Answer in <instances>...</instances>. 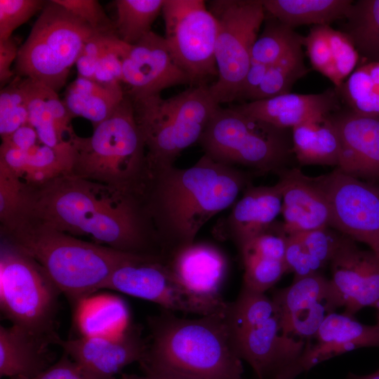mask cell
I'll return each mask as SVG.
<instances>
[{"label": "cell", "mask_w": 379, "mask_h": 379, "mask_svg": "<svg viewBox=\"0 0 379 379\" xmlns=\"http://www.w3.org/2000/svg\"><path fill=\"white\" fill-rule=\"evenodd\" d=\"M21 219L74 237L86 236L118 251L160 255L138 196L67 173L29 185L13 223Z\"/></svg>", "instance_id": "cell-1"}, {"label": "cell", "mask_w": 379, "mask_h": 379, "mask_svg": "<svg viewBox=\"0 0 379 379\" xmlns=\"http://www.w3.org/2000/svg\"><path fill=\"white\" fill-rule=\"evenodd\" d=\"M249 184L244 173L206 154L189 168L151 172L140 199L162 255L194 244L203 226Z\"/></svg>", "instance_id": "cell-2"}, {"label": "cell", "mask_w": 379, "mask_h": 379, "mask_svg": "<svg viewBox=\"0 0 379 379\" xmlns=\"http://www.w3.org/2000/svg\"><path fill=\"white\" fill-rule=\"evenodd\" d=\"M228 309L193 319L177 317L168 310L150 317L151 338L139 362L142 370L191 379H244Z\"/></svg>", "instance_id": "cell-3"}, {"label": "cell", "mask_w": 379, "mask_h": 379, "mask_svg": "<svg viewBox=\"0 0 379 379\" xmlns=\"http://www.w3.org/2000/svg\"><path fill=\"white\" fill-rule=\"evenodd\" d=\"M6 241L37 262L74 305L100 290L119 266L145 254L88 242L27 219L3 230Z\"/></svg>", "instance_id": "cell-4"}, {"label": "cell", "mask_w": 379, "mask_h": 379, "mask_svg": "<svg viewBox=\"0 0 379 379\" xmlns=\"http://www.w3.org/2000/svg\"><path fill=\"white\" fill-rule=\"evenodd\" d=\"M72 175L140 196L148 179L146 147L133 102L126 96L114 112L87 138L72 140Z\"/></svg>", "instance_id": "cell-5"}, {"label": "cell", "mask_w": 379, "mask_h": 379, "mask_svg": "<svg viewBox=\"0 0 379 379\" xmlns=\"http://www.w3.org/2000/svg\"><path fill=\"white\" fill-rule=\"evenodd\" d=\"M131 100L146 147L149 173L173 166L184 149L199 142L220 106L206 84L166 99L159 94Z\"/></svg>", "instance_id": "cell-6"}, {"label": "cell", "mask_w": 379, "mask_h": 379, "mask_svg": "<svg viewBox=\"0 0 379 379\" xmlns=\"http://www.w3.org/2000/svg\"><path fill=\"white\" fill-rule=\"evenodd\" d=\"M287 129L242 113L218 107L199 140L204 154L221 164L260 173L278 172L292 151Z\"/></svg>", "instance_id": "cell-7"}, {"label": "cell", "mask_w": 379, "mask_h": 379, "mask_svg": "<svg viewBox=\"0 0 379 379\" xmlns=\"http://www.w3.org/2000/svg\"><path fill=\"white\" fill-rule=\"evenodd\" d=\"M62 293L33 258L3 241L0 251V307L5 318L55 345Z\"/></svg>", "instance_id": "cell-8"}, {"label": "cell", "mask_w": 379, "mask_h": 379, "mask_svg": "<svg viewBox=\"0 0 379 379\" xmlns=\"http://www.w3.org/2000/svg\"><path fill=\"white\" fill-rule=\"evenodd\" d=\"M98 33L53 0L46 2L24 44L16 71L58 93L85 42Z\"/></svg>", "instance_id": "cell-9"}, {"label": "cell", "mask_w": 379, "mask_h": 379, "mask_svg": "<svg viewBox=\"0 0 379 379\" xmlns=\"http://www.w3.org/2000/svg\"><path fill=\"white\" fill-rule=\"evenodd\" d=\"M208 8L218 27L215 48L218 79L208 88L220 105L239 98L266 12L262 0H214Z\"/></svg>", "instance_id": "cell-10"}, {"label": "cell", "mask_w": 379, "mask_h": 379, "mask_svg": "<svg viewBox=\"0 0 379 379\" xmlns=\"http://www.w3.org/2000/svg\"><path fill=\"white\" fill-rule=\"evenodd\" d=\"M162 13L168 49L197 85L218 77V22L203 0H164Z\"/></svg>", "instance_id": "cell-11"}, {"label": "cell", "mask_w": 379, "mask_h": 379, "mask_svg": "<svg viewBox=\"0 0 379 379\" xmlns=\"http://www.w3.org/2000/svg\"><path fill=\"white\" fill-rule=\"evenodd\" d=\"M109 289L158 304L168 311L206 316L224 311L229 304L197 297L176 280L166 259L142 255L117 267L102 285Z\"/></svg>", "instance_id": "cell-12"}, {"label": "cell", "mask_w": 379, "mask_h": 379, "mask_svg": "<svg viewBox=\"0 0 379 379\" xmlns=\"http://www.w3.org/2000/svg\"><path fill=\"white\" fill-rule=\"evenodd\" d=\"M315 179L329 204L330 227L366 244L379 259V185L338 168Z\"/></svg>", "instance_id": "cell-13"}, {"label": "cell", "mask_w": 379, "mask_h": 379, "mask_svg": "<svg viewBox=\"0 0 379 379\" xmlns=\"http://www.w3.org/2000/svg\"><path fill=\"white\" fill-rule=\"evenodd\" d=\"M271 298L283 335L305 341L312 340L325 319L341 307L330 279L320 273L294 279Z\"/></svg>", "instance_id": "cell-14"}, {"label": "cell", "mask_w": 379, "mask_h": 379, "mask_svg": "<svg viewBox=\"0 0 379 379\" xmlns=\"http://www.w3.org/2000/svg\"><path fill=\"white\" fill-rule=\"evenodd\" d=\"M122 82L131 99L159 95L168 88L193 84L173 59L164 36L151 31L130 45L123 61Z\"/></svg>", "instance_id": "cell-15"}, {"label": "cell", "mask_w": 379, "mask_h": 379, "mask_svg": "<svg viewBox=\"0 0 379 379\" xmlns=\"http://www.w3.org/2000/svg\"><path fill=\"white\" fill-rule=\"evenodd\" d=\"M55 345L76 362L91 379H115L125 366L140 362L147 350L148 342L138 326L130 325L116 338L82 337L62 340Z\"/></svg>", "instance_id": "cell-16"}, {"label": "cell", "mask_w": 379, "mask_h": 379, "mask_svg": "<svg viewBox=\"0 0 379 379\" xmlns=\"http://www.w3.org/2000/svg\"><path fill=\"white\" fill-rule=\"evenodd\" d=\"M330 279L343 313L354 317L365 307L379 302V259L370 251L359 248L345 236L330 262Z\"/></svg>", "instance_id": "cell-17"}, {"label": "cell", "mask_w": 379, "mask_h": 379, "mask_svg": "<svg viewBox=\"0 0 379 379\" xmlns=\"http://www.w3.org/2000/svg\"><path fill=\"white\" fill-rule=\"evenodd\" d=\"M361 347H379V324L366 325L345 313L328 315L285 379H295L317 364Z\"/></svg>", "instance_id": "cell-18"}, {"label": "cell", "mask_w": 379, "mask_h": 379, "mask_svg": "<svg viewBox=\"0 0 379 379\" xmlns=\"http://www.w3.org/2000/svg\"><path fill=\"white\" fill-rule=\"evenodd\" d=\"M330 117L340 145L337 168L358 178L379 180V115L350 110L332 113Z\"/></svg>", "instance_id": "cell-19"}, {"label": "cell", "mask_w": 379, "mask_h": 379, "mask_svg": "<svg viewBox=\"0 0 379 379\" xmlns=\"http://www.w3.org/2000/svg\"><path fill=\"white\" fill-rule=\"evenodd\" d=\"M277 173L284 233L289 235L330 227L329 204L315 178L308 177L295 168H284Z\"/></svg>", "instance_id": "cell-20"}, {"label": "cell", "mask_w": 379, "mask_h": 379, "mask_svg": "<svg viewBox=\"0 0 379 379\" xmlns=\"http://www.w3.org/2000/svg\"><path fill=\"white\" fill-rule=\"evenodd\" d=\"M178 282L200 298L223 301L220 291L227 274V260L216 247L194 243L166 258Z\"/></svg>", "instance_id": "cell-21"}, {"label": "cell", "mask_w": 379, "mask_h": 379, "mask_svg": "<svg viewBox=\"0 0 379 379\" xmlns=\"http://www.w3.org/2000/svg\"><path fill=\"white\" fill-rule=\"evenodd\" d=\"M234 107L244 114L287 130L312 117L329 115L340 108L337 91L333 90L317 94L288 93Z\"/></svg>", "instance_id": "cell-22"}, {"label": "cell", "mask_w": 379, "mask_h": 379, "mask_svg": "<svg viewBox=\"0 0 379 379\" xmlns=\"http://www.w3.org/2000/svg\"><path fill=\"white\" fill-rule=\"evenodd\" d=\"M281 206L282 194L279 182L272 186L248 185L225 222L227 234L241 250L273 225L281 212Z\"/></svg>", "instance_id": "cell-23"}, {"label": "cell", "mask_w": 379, "mask_h": 379, "mask_svg": "<svg viewBox=\"0 0 379 379\" xmlns=\"http://www.w3.org/2000/svg\"><path fill=\"white\" fill-rule=\"evenodd\" d=\"M48 340L13 325L0 326V376L33 378L55 360Z\"/></svg>", "instance_id": "cell-24"}, {"label": "cell", "mask_w": 379, "mask_h": 379, "mask_svg": "<svg viewBox=\"0 0 379 379\" xmlns=\"http://www.w3.org/2000/svg\"><path fill=\"white\" fill-rule=\"evenodd\" d=\"M312 67L339 88L352 73L359 54L348 36L329 25L313 26L303 37Z\"/></svg>", "instance_id": "cell-25"}, {"label": "cell", "mask_w": 379, "mask_h": 379, "mask_svg": "<svg viewBox=\"0 0 379 379\" xmlns=\"http://www.w3.org/2000/svg\"><path fill=\"white\" fill-rule=\"evenodd\" d=\"M74 306V323L82 337L116 338L131 325L125 302L114 295L92 294Z\"/></svg>", "instance_id": "cell-26"}, {"label": "cell", "mask_w": 379, "mask_h": 379, "mask_svg": "<svg viewBox=\"0 0 379 379\" xmlns=\"http://www.w3.org/2000/svg\"><path fill=\"white\" fill-rule=\"evenodd\" d=\"M291 130L292 152L301 165L338 166L340 140L330 114L312 117Z\"/></svg>", "instance_id": "cell-27"}, {"label": "cell", "mask_w": 379, "mask_h": 379, "mask_svg": "<svg viewBox=\"0 0 379 379\" xmlns=\"http://www.w3.org/2000/svg\"><path fill=\"white\" fill-rule=\"evenodd\" d=\"M125 96L121 84H103L78 77L68 86L63 102L73 117L85 118L95 127L114 112Z\"/></svg>", "instance_id": "cell-28"}, {"label": "cell", "mask_w": 379, "mask_h": 379, "mask_svg": "<svg viewBox=\"0 0 379 379\" xmlns=\"http://www.w3.org/2000/svg\"><path fill=\"white\" fill-rule=\"evenodd\" d=\"M265 12L294 28L305 25H324L346 19L350 0H262Z\"/></svg>", "instance_id": "cell-29"}, {"label": "cell", "mask_w": 379, "mask_h": 379, "mask_svg": "<svg viewBox=\"0 0 379 379\" xmlns=\"http://www.w3.org/2000/svg\"><path fill=\"white\" fill-rule=\"evenodd\" d=\"M345 31L359 55L379 62V0L352 4Z\"/></svg>", "instance_id": "cell-30"}, {"label": "cell", "mask_w": 379, "mask_h": 379, "mask_svg": "<svg viewBox=\"0 0 379 379\" xmlns=\"http://www.w3.org/2000/svg\"><path fill=\"white\" fill-rule=\"evenodd\" d=\"M164 0H117L116 34L132 45L150 32Z\"/></svg>", "instance_id": "cell-31"}, {"label": "cell", "mask_w": 379, "mask_h": 379, "mask_svg": "<svg viewBox=\"0 0 379 379\" xmlns=\"http://www.w3.org/2000/svg\"><path fill=\"white\" fill-rule=\"evenodd\" d=\"M267 20L253 46L251 63L270 65L302 48L303 36L272 16Z\"/></svg>", "instance_id": "cell-32"}, {"label": "cell", "mask_w": 379, "mask_h": 379, "mask_svg": "<svg viewBox=\"0 0 379 379\" xmlns=\"http://www.w3.org/2000/svg\"><path fill=\"white\" fill-rule=\"evenodd\" d=\"M28 124L36 131L39 141L73 159L72 140L56 124L44 97V85L34 80L27 101Z\"/></svg>", "instance_id": "cell-33"}, {"label": "cell", "mask_w": 379, "mask_h": 379, "mask_svg": "<svg viewBox=\"0 0 379 379\" xmlns=\"http://www.w3.org/2000/svg\"><path fill=\"white\" fill-rule=\"evenodd\" d=\"M308 72L303 60L302 49L278 62L266 65L262 81L249 102L271 98L290 93L297 80Z\"/></svg>", "instance_id": "cell-34"}, {"label": "cell", "mask_w": 379, "mask_h": 379, "mask_svg": "<svg viewBox=\"0 0 379 379\" xmlns=\"http://www.w3.org/2000/svg\"><path fill=\"white\" fill-rule=\"evenodd\" d=\"M337 90L351 111L379 115V86L372 81L364 65L355 69Z\"/></svg>", "instance_id": "cell-35"}, {"label": "cell", "mask_w": 379, "mask_h": 379, "mask_svg": "<svg viewBox=\"0 0 379 379\" xmlns=\"http://www.w3.org/2000/svg\"><path fill=\"white\" fill-rule=\"evenodd\" d=\"M244 272L243 287L265 293L288 273L284 260L253 254H241Z\"/></svg>", "instance_id": "cell-36"}, {"label": "cell", "mask_w": 379, "mask_h": 379, "mask_svg": "<svg viewBox=\"0 0 379 379\" xmlns=\"http://www.w3.org/2000/svg\"><path fill=\"white\" fill-rule=\"evenodd\" d=\"M29 185L4 164L0 162V220L3 230L20 214Z\"/></svg>", "instance_id": "cell-37"}, {"label": "cell", "mask_w": 379, "mask_h": 379, "mask_svg": "<svg viewBox=\"0 0 379 379\" xmlns=\"http://www.w3.org/2000/svg\"><path fill=\"white\" fill-rule=\"evenodd\" d=\"M334 230L326 227L295 233L310 256L322 267L330 263L345 236Z\"/></svg>", "instance_id": "cell-38"}, {"label": "cell", "mask_w": 379, "mask_h": 379, "mask_svg": "<svg viewBox=\"0 0 379 379\" xmlns=\"http://www.w3.org/2000/svg\"><path fill=\"white\" fill-rule=\"evenodd\" d=\"M46 2L42 0H0V41L11 38L18 27L42 11Z\"/></svg>", "instance_id": "cell-39"}, {"label": "cell", "mask_w": 379, "mask_h": 379, "mask_svg": "<svg viewBox=\"0 0 379 379\" xmlns=\"http://www.w3.org/2000/svg\"><path fill=\"white\" fill-rule=\"evenodd\" d=\"M129 44L112 36L99 58L94 80L103 84L122 82L123 61Z\"/></svg>", "instance_id": "cell-40"}, {"label": "cell", "mask_w": 379, "mask_h": 379, "mask_svg": "<svg viewBox=\"0 0 379 379\" xmlns=\"http://www.w3.org/2000/svg\"><path fill=\"white\" fill-rule=\"evenodd\" d=\"M98 33L116 34L114 22L96 0H53Z\"/></svg>", "instance_id": "cell-41"}, {"label": "cell", "mask_w": 379, "mask_h": 379, "mask_svg": "<svg viewBox=\"0 0 379 379\" xmlns=\"http://www.w3.org/2000/svg\"><path fill=\"white\" fill-rule=\"evenodd\" d=\"M285 262L294 279L319 273L322 267L308 253L297 234L286 236Z\"/></svg>", "instance_id": "cell-42"}, {"label": "cell", "mask_w": 379, "mask_h": 379, "mask_svg": "<svg viewBox=\"0 0 379 379\" xmlns=\"http://www.w3.org/2000/svg\"><path fill=\"white\" fill-rule=\"evenodd\" d=\"M114 35L95 33L85 42L75 63L79 77L94 80L99 58Z\"/></svg>", "instance_id": "cell-43"}, {"label": "cell", "mask_w": 379, "mask_h": 379, "mask_svg": "<svg viewBox=\"0 0 379 379\" xmlns=\"http://www.w3.org/2000/svg\"><path fill=\"white\" fill-rule=\"evenodd\" d=\"M11 379H91L69 356L63 354L47 369L33 378L14 377Z\"/></svg>", "instance_id": "cell-44"}, {"label": "cell", "mask_w": 379, "mask_h": 379, "mask_svg": "<svg viewBox=\"0 0 379 379\" xmlns=\"http://www.w3.org/2000/svg\"><path fill=\"white\" fill-rule=\"evenodd\" d=\"M28 123L27 103L0 114V135L4 139Z\"/></svg>", "instance_id": "cell-45"}, {"label": "cell", "mask_w": 379, "mask_h": 379, "mask_svg": "<svg viewBox=\"0 0 379 379\" xmlns=\"http://www.w3.org/2000/svg\"><path fill=\"white\" fill-rule=\"evenodd\" d=\"M19 48L13 36L0 41V82L6 84L14 74L11 70L13 62L17 59Z\"/></svg>", "instance_id": "cell-46"}, {"label": "cell", "mask_w": 379, "mask_h": 379, "mask_svg": "<svg viewBox=\"0 0 379 379\" xmlns=\"http://www.w3.org/2000/svg\"><path fill=\"white\" fill-rule=\"evenodd\" d=\"M1 140L2 142L24 151H27L41 142L36 131L28 123L20 127L9 136Z\"/></svg>", "instance_id": "cell-47"}, {"label": "cell", "mask_w": 379, "mask_h": 379, "mask_svg": "<svg viewBox=\"0 0 379 379\" xmlns=\"http://www.w3.org/2000/svg\"><path fill=\"white\" fill-rule=\"evenodd\" d=\"M364 66L372 81L379 86V62H371Z\"/></svg>", "instance_id": "cell-48"}, {"label": "cell", "mask_w": 379, "mask_h": 379, "mask_svg": "<svg viewBox=\"0 0 379 379\" xmlns=\"http://www.w3.org/2000/svg\"><path fill=\"white\" fill-rule=\"evenodd\" d=\"M145 375L152 379H191L173 373L161 371H150L145 373Z\"/></svg>", "instance_id": "cell-49"}, {"label": "cell", "mask_w": 379, "mask_h": 379, "mask_svg": "<svg viewBox=\"0 0 379 379\" xmlns=\"http://www.w3.org/2000/svg\"><path fill=\"white\" fill-rule=\"evenodd\" d=\"M347 379H379V368L373 373L364 375L349 373Z\"/></svg>", "instance_id": "cell-50"}, {"label": "cell", "mask_w": 379, "mask_h": 379, "mask_svg": "<svg viewBox=\"0 0 379 379\" xmlns=\"http://www.w3.org/2000/svg\"><path fill=\"white\" fill-rule=\"evenodd\" d=\"M121 379H152L147 375L140 376L135 374H129L124 373L121 375Z\"/></svg>", "instance_id": "cell-51"}, {"label": "cell", "mask_w": 379, "mask_h": 379, "mask_svg": "<svg viewBox=\"0 0 379 379\" xmlns=\"http://www.w3.org/2000/svg\"><path fill=\"white\" fill-rule=\"evenodd\" d=\"M375 308L377 309V310H378V317H378V321H377V324H379V302L377 303V305H375Z\"/></svg>", "instance_id": "cell-52"}]
</instances>
